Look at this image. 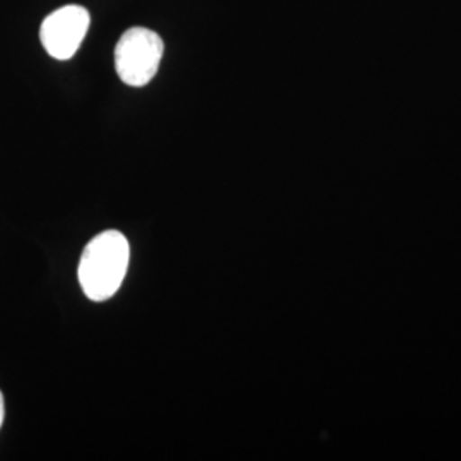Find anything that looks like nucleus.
Returning a JSON list of instances; mask_svg holds the SVG:
<instances>
[{
    "mask_svg": "<svg viewBox=\"0 0 461 461\" xmlns=\"http://www.w3.org/2000/svg\"><path fill=\"white\" fill-rule=\"evenodd\" d=\"M131 247L118 230H104L84 248L79 264V282L91 301H106L115 296L127 276Z\"/></svg>",
    "mask_w": 461,
    "mask_h": 461,
    "instance_id": "obj_1",
    "label": "nucleus"
},
{
    "mask_svg": "<svg viewBox=\"0 0 461 461\" xmlns=\"http://www.w3.org/2000/svg\"><path fill=\"white\" fill-rule=\"evenodd\" d=\"M4 415H5V407H4V395L0 392V428H2V422H4Z\"/></svg>",
    "mask_w": 461,
    "mask_h": 461,
    "instance_id": "obj_4",
    "label": "nucleus"
},
{
    "mask_svg": "<svg viewBox=\"0 0 461 461\" xmlns=\"http://www.w3.org/2000/svg\"><path fill=\"white\" fill-rule=\"evenodd\" d=\"M165 43L148 28H131L118 40L115 68L118 77L132 87H142L158 74Z\"/></svg>",
    "mask_w": 461,
    "mask_h": 461,
    "instance_id": "obj_2",
    "label": "nucleus"
},
{
    "mask_svg": "<svg viewBox=\"0 0 461 461\" xmlns=\"http://www.w3.org/2000/svg\"><path fill=\"white\" fill-rule=\"evenodd\" d=\"M91 17L81 5H66L45 17L40 38L43 49L57 60H68L81 47Z\"/></svg>",
    "mask_w": 461,
    "mask_h": 461,
    "instance_id": "obj_3",
    "label": "nucleus"
}]
</instances>
